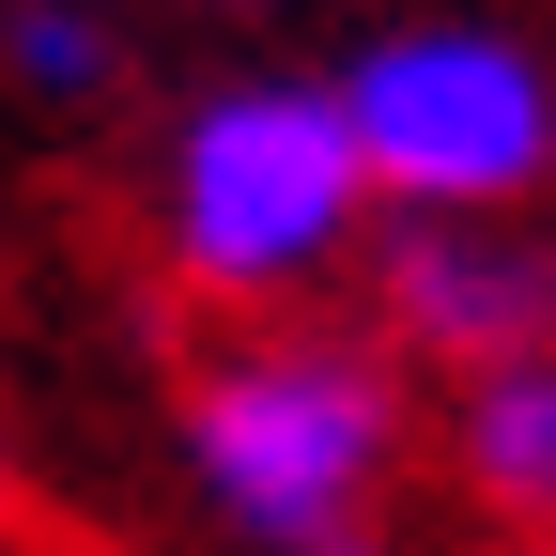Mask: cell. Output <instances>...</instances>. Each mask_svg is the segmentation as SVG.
<instances>
[{"label": "cell", "instance_id": "cell-3", "mask_svg": "<svg viewBox=\"0 0 556 556\" xmlns=\"http://www.w3.org/2000/svg\"><path fill=\"white\" fill-rule=\"evenodd\" d=\"M371 217H541L556 201V47L510 16H371L325 62Z\"/></svg>", "mask_w": 556, "mask_h": 556}, {"label": "cell", "instance_id": "cell-1", "mask_svg": "<svg viewBox=\"0 0 556 556\" xmlns=\"http://www.w3.org/2000/svg\"><path fill=\"white\" fill-rule=\"evenodd\" d=\"M139 217H155V263L201 309L309 325V294H340L371 248V186H356V139H340L309 62H232L155 124Z\"/></svg>", "mask_w": 556, "mask_h": 556}, {"label": "cell", "instance_id": "cell-2", "mask_svg": "<svg viewBox=\"0 0 556 556\" xmlns=\"http://www.w3.org/2000/svg\"><path fill=\"white\" fill-rule=\"evenodd\" d=\"M402 356L356 325H263L232 356H201L170 402V448H186V495L217 510L248 556H325L387 510L402 479Z\"/></svg>", "mask_w": 556, "mask_h": 556}, {"label": "cell", "instance_id": "cell-7", "mask_svg": "<svg viewBox=\"0 0 556 556\" xmlns=\"http://www.w3.org/2000/svg\"><path fill=\"white\" fill-rule=\"evenodd\" d=\"M325 556H387V526H356V541H325Z\"/></svg>", "mask_w": 556, "mask_h": 556}, {"label": "cell", "instance_id": "cell-4", "mask_svg": "<svg viewBox=\"0 0 556 556\" xmlns=\"http://www.w3.org/2000/svg\"><path fill=\"white\" fill-rule=\"evenodd\" d=\"M356 263H371V294H387V356L402 371L433 356L464 387V371L556 340V232L541 217H371Z\"/></svg>", "mask_w": 556, "mask_h": 556}, {"label": "cell", "instance_id": "cell-8", "mask_svg": "<svg viewBox=\"0 0 556 556\" xmlns=\"http://www.w3.org/2000/svg\"><path fill=\"white\" fill-rule=\"evenodd\" d=\"M0 526H16V448H0Z\"/></svg>", "mask_w": 556, "mask_h": 556}, {"label": "cell", "instance_id": "cell-6", "mask_svg": "<svg viewBox=\"0 0 556 556\" xmlns=\"http://www.w3.org/2000/svg\"><path fill=\"white\" fill-rule=\"evenodd\" d=\"M0 78L47 109H109L124 93V16L109 0H0Z\"/></svg>", "mask_w": 556, "mask_h": 556}, {"label": "cell", "instance_id": "cell-5", "mask_svg": "<svg viewBox=\"0 0 556 556\" xmlns=\"http://www.w3.org/2000/svg\"><path fill=\"white\" fill-rule=\"evenodd\" d=\"M448 479H464L526 556H556V340L448 387Z\"/></svg>", "mask_w": 556, "mask_h": 556}, {"label": "cell", "instance_id": "cell-9", "mask_svg": "<svg viewBox=\"0 0 556 556\" xmlns=\"http://www.w3.org/2000/svg\"><path fill=\"white\" fill-rule=\"evenodd\" d=\"M232 16H278V0H232Z\"/></svg>", "mask_w": 556, "mask_h": 556}]
</instances>
